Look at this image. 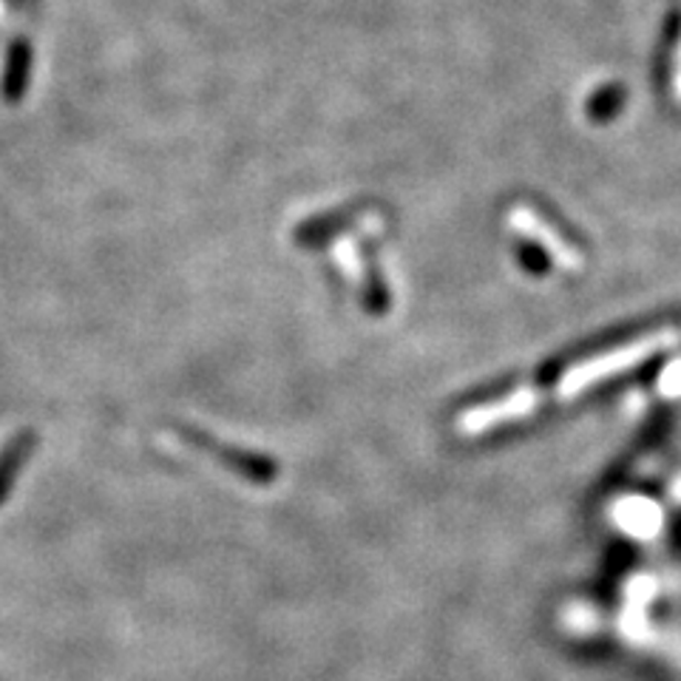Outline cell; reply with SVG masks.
Wrapping results in <instances>:
<instances>
[{"label":"cell","instance_id":"obj_1","mask_svg":"<svg viewBox=\"0 0 681 681\" xmlns=\"http://www.w3.org/2000/svg\"><path fill=\"white\" fill-rule=\"evenodd\" d=\"M675 340H679L675 329H659V333H648L642 335V338L630 340V344H622V347L605 349V353L594 355V358L579 360V364H574V367L559 375L557 398L574 400L577 395L599 387L603 380H610L616 378V375H625L630 373V369L642 367L645 360L670 349Z\"/></svg>","mask_w":681,"mask_h":681},{"label":"cell","instance_id":"obj_2","mask_svg":"<svg viewBox=\"0 0 681 681\" xmlns=\"http://www.w3.org/2000/svg\"><path fill=\"white\" fill-rule=\"evenodd\" d=\"M539 404H543V392L537 387H520L505 398L465 409L458 418V429L463 434H472V438L474 434H485L489 429L528 418V415L537 412Z\"/></svg>","mask_w":681,"mask_h":681},{"label":"cell","instance_id":"obj_3","mask_svg":"<svg viewBox=\"0 0 681 681\" xmlns=\"http://www.w3.org/2000/svg\"><path fill=\"white\" fill-rule=\"evenodd\" d=\"M179 438L188 440V443L193 446V449H199V452L217 458L219 463L228 465L230 472H237L239 478L250 480V483H273L275 472H279V465H275L273 460L262 458V454L255 452H244V449H233V446L219 443V440H213L210 434L197 432V429H182Z\"/></svg>","mask_w":681,"mask_h":681},{"label":"cell","instance_id":"obj_4","mask_svg":"<svg viewBox=\"0 0 681 681\" xmlns=\"http://www.w3.org/2000/svg\"><path fill=\"white\" fill-rule=\"evenodd\" d=\"M511 224H514V230L523 233V237L539 250V253L548 255L551 262L557 264V268L570 270V273L583 270V264H585L583 253H579V250L574 248L568 239L559 237L557 230L551 228L548 222H543V217H537L531 208L514 210V213H511Z\"/></svg>","mask_w":681,"mask_h":681},{"label":"cell","instance_id":"obj_5","mask_svg":"<svg viewBox=\"0 0 681 681\" xmlns=\"http://www.w3.org/2000/svg\"><path fill=\"white\" fill-rule=\"evenodd\" d=\"M610 520L616 528H622L628 537L650 543L662 534L664 525V511L662 505L650 497H639V494H628L619 497L610 505Z\"/></svg>","mask_w":681,"mask_h":681},{"label":"cell","instance_id":"obj_6","mask_svg":"<svg viewBox=\"0 0 681 681\" xmlns=\"http://www.w3.org/2000/svg\"><path fill=\"white\" fill-rule=\"evenodd\" d=\"M34 52L27 38H14L9 46L7 60H3V74H0V99L9 105L23 103L32 83Z\"/></svg>","mask_w":681,"mask_h":681},{"label":"cell","instance_id":"obj_7","mask_svg":"<svg viewBox=\"0 0 681 681\" xmlns=\"http://www.w3.org/2000/svg\"><path fill=\"white\" fill-rule=\"evenodd\" d=\"M360 217H364V208H358V205H355V208L329 210V213H322V217H313L304 224H298V230H295V242L304 244V248L324 244L329 242V239L338 237V233H344V230L353 228Z\"/></svg>","mask_w":681,"mask_h":681},{"label":"cell","instance_id":"obj_8","mask_svg":"<svg viewBox=\"0 0 681 681\" xmlns=\"http://www.w3.org/2000/svg\"><path fill=\"white\" fill-rule=\"evenodd\" d=\"M32 446H34V434L23 432V434H18V438H14L7 449H3V454H0V503H3L7 492L12 489L18 469L29 460Z\"/></svg>","mask_w":681,"mask_h":681},{"label":"cell","instance_id":"obj_9","mask_svg":"<svg viewBox=\"0 0 681 681\" xmlns=\"http://www.w3.org/2000/svg\"><path fill=\"white\" fill-rule=\"evenodd\" d=\"M656 389L664 398H681V360H670L668 367L662 369V375H659Z\"/></svg>","mask_w":681,"mask_h":681},{"label":"cell","instance_id":"obj_10","mask_svg":"<svg viewBox=\"0 0 681 681\" xmlns=\"http://www.w3.org/2000/svg\"><path fill=\"white\" fill-rule=\"evenodd\" d=\"M673 500L675 503H681V480L679 483H673Z\"/></svg>","mask_w":681,"mask_h":681}]
</instances>
